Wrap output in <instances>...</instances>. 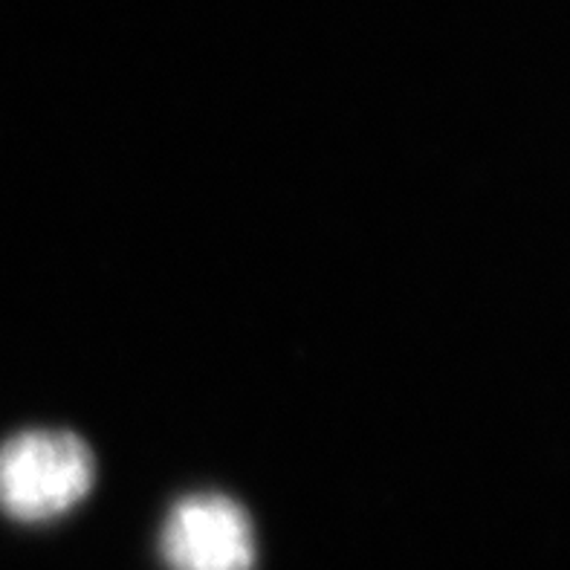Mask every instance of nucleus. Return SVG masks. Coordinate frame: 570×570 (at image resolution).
Here are the masks:
<instances>
[{
    "label": "nucleus",
    "instance_id": "f257e3e1",
    "mask_svg": "<svg viewBox=\"0 0 570 570\" xmlns=\"http://www.w3.org/2000/svg\"><path fill=\"white\" fill-rule=\"evenodd\" d=\"M94 484L96 458L76 432L27 429L0 443V510L21 524L61 519Z\"/></svg>",
    "mask_w": 570,
    "mask_h": 570
},
{
    "label": "nucleus",
    "instance_id": "f03ea898",
    "mask_svg": "<svg viewBox=\"0 0 570 570\" xmlns=\"http://www.w3.org/2000/svg\"><path fill=\"white\" fill-rule=\"evenodd\" d=\"M159 553L168 570H255L258 539L232 495L191 492L168 510Z\"/></svg>",
    "mask_w": 570,
    "mask_h": 570
}]
</instances>
